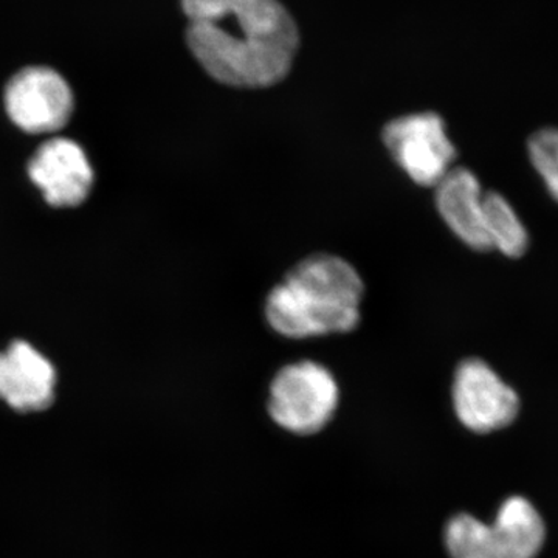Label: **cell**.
<instances>
[{
    "mask_svg": "<svg viewBox=\"0 0 558 558\" xmlns=\"http://www.w3.org/2000/svg\"><path fill=\"white\" fill-rule=\"evenodd\" d=\"M186 43L211 78L231 87H269L284 80L299 31L278 0H182Z\"/></svg>",
    "mask_w": 558,
    "mask_h": 558,
    "instance_id": "obj_1",
    "label": "cell"
},
{
    "mask_svg": "<svg viewBox=\"0 0 558 558\" xmlns=\"http://www.w3.org/2000/svg\"><path fill=\"white\" fill-rule=\"evenodd\" d=\"M363 286L352 264L317 253L292 267L266 300L270 328L289 339L351 332L360 323Z\"/></svg>",
    "mask_w": 558,
    "mask_h": 558,
    "instance_id": "obj_2",
    "label": "cell"
},
{
    "mask_svg": "<svg viewBox=\"0 0 558 558\" xmlns=\"http://www.w3.org/2000/svg\"><path fill=\"white\" fill-rule=\"evenodd\" d=\"M545 537L542 517L523 497L506 499L494 524L461 513L446 527L451 558H535Z\"/></svg>",
    "mask_w": 558,
    "mask_h": 558,
    "instance_id": "obj_3",
    "label": "cell"
},
{
    "mask_svg": "<svg viewBox=\"0 0 558 558\" xmlns=\"http://www.w3.org/2000/svg\"><path fill=\"white\" fill-rule=\"evenodd\" d=\"M340 389L326 366L312 360L279 369L269 389L271 421L293 435L322 432L339 409Z\"/></svg>",
    "mask_w": 558,
    "mask_h": 558,
    "instance_id": "obj_4",
    "label": "cell"
},
{
    "mask_svg": "<svg viewBox=\"0 0 558 558\" xmlns=\"http://www.w3.org/2000/svg\"><path fill=\"white\" fill-rule=\"evenodd\" d=\"M381 140L396 163L421 186L435 189L457 159L446 123L435 112L411 113L389 121Z\"/></svg>",
    "mask_w": 558,
    "mask_h": 558,
    "instance_id": "obj_5",
    "label": "cell"
},
{
    "mask_svg": "<svg viewBox=\"0 0 558 558\" xmlns=\"http://www.w3.org/2000/svg\"><path fill=\"white\" fill-rule=\"evenodd\" d=\"M3 100L11 121L28 134L62 130L75 108L68 81L57 70L44 65H32L13 75Z\"/></svg>",
    "mask_w": 558,
    "mask_h": 558,
    "instance_id": "obj_6",
    "label": "cell"
},
{
    "mask_svg": "<svg viewBox=\"0 0 558 558\" xmlns=\"http://www.w3.org/2000/svg\"><path fill=\"white\" fill-rule=\"evenodd\" d=\"M451 396L459 422L481 435L508 427L520 411L517 392L480 359L459 363Z\"/></svg>",
    "mask_w": 558,
    "mask_h": 558,
    "instance_id": "obj_7",
    "label": "cell"
},
{
    "mask_svg": "<svg viewBox=\"0 0 558 558\" xmlns=\"http://www.w3.org/2000/svg\"><path fill=\"white\" fill-rule=\"evenodd\" d=\"M32 182L53 207H76L89 196L94 170L78 143L64 137L44 142L28 163Z\"/></svg>",
    "mask_w": 558,
    "mask_h": 558,
    "instance_id": "obj_8",
    "label": "cell"
},
{
    "mask_svg": "<svg viewBox=\"0 0 558 558\" xmlns=\"http://www.w3.org/2000/svg\"><path fill=\"white\" fill-rule=\"evenodd\" d=\"M57 371L50 360L27 341H13L0 352V399L17 411H40L51 405Z\"/></svg>",
    "mask_w": 558,
    "mask_h": 558,
    "instance_id": "obj_9",
    "label": "cell"
},
{
    "mask_svg": "<svg viewBox=\"0 0 558 558\" xmlns=\"http://www.w3.org/2000/svg\"><path fill=\"white\" fill-rule=\"evenodd\" d=\"M440 218L470 248L488 252L486 209L478 178L465 168H451L435 186Z\"/></svg>",
    "mask_w": 558,
    "mask_h": 558,
    "instance_id": "obj_10",
    "label": "cell"
},
{
    "mask_svg": "<svg viewBox=\"0 0 558 558\" xmlns=\"http://www.w3.org/2000/svg\"><path fill=\"white\" fill-rule=\"evenodd\" d=\"M486 231L490 250H498L508 258H520L529 247V234L515 209L501 194H484Z\"/></svg>",
    "mask_w": 558,
    "mask_h": 558,
    "instance_id": "obj_11",
    "label": "cell"
},
{
    "mask_svg": "<svg viewBox=\"0 0 558 558\" xmlns=\"http://www.w3.org/2000/svg\"><path fill=\"white\" fill-rule=\"evenodd\" d=\"M529 157L545 180L550 196L558 202V130L545 128L529 138Z\"/></svg>",
    "mask_w": 558,
    "mask_h": 558,
    "instance_id": "obj_12",
    "label": "cell"
}]
</instances>
